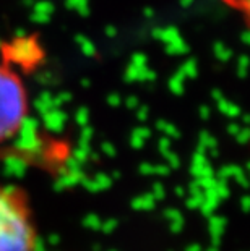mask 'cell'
I'll list each match as a JSON object with an SVG mask.
<instances>
[{
    "label": "cell",
    "instance_id": "3",
    "mask_svg": "<svg viewBox=\"0 0 250 251\" xmlns=\"http://www.w3.org/2000/svg\"><path fill=\"white\" fill-rule=\"evenodd\" d=\"M221 2L226 3L234 12L241 15L244 23L250 26V0H221Z\"/></svg>",
    "mask_w": 250,
    "mask_h": 251
},
{
    "label": "cell",
    "instance_id": "1",
    "mask_svg": "<svg viewBox=\"0 0 250 251\" xmlns=\"http://www.w3.org/2000/svg\"><path fill=\"white\" fill-rule=\"evenodd\" d=\"M34 248L33 216L23 193L0 186V251H34Z\"/></svg>",
    "mask_w": 250,
    "mask_h": 251
},
{
    "label": "cell",
    "instance_id": "2",
    "mask_svg": "<svg viewBox=\"0 0 250 251\" xmlns=\"http://www.w3.org/2000/svg\"><path fill=\"white\" fill-rule=\"evenodd\" d=\"M26 117V91L12 68L0 63V143L20 130Z\"/></svg>",
    "mask_w": 250,
    "mask_h": 251
}]
</instances>
